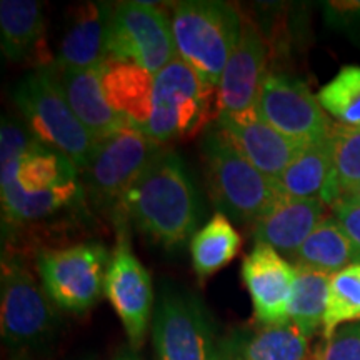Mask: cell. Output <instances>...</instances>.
Returning a JSON list of instances; mask_svg holds the SVG:
<instances>
[{
  "label": "cell",
  "instance_id": "ba28073f",
  "mask_svg": "<svg viewBox=\"0 0 360 360\" xmlns=\"http://www.w3.org/2000/svg\"><path fill=\"white\" fill-rule=\"evenodd\" d=\"M0 332L11 349H37L52 340L57 328L53 302L24 260L2 259Z\"/></svg>",
  "mask_w": 360,
  "mask_h": 360
},
{
  "label": "cell",
  "instance_id": "f546056e",
  "mask_svg": "<svg viewBox=\"0 0 360 360\" xmlns=\"http://www.w3.org/2000/svg\"><path fill=\"white\" fill-rule=\"evenodd\" d=\"M317 352L319 360H360V322L340 327Z\"/></svg>",
  "mask_w": 360,
  "mask_h": 360
},
{
  "label": "cell",
  "instance_id": "9a60e30c",
  "mask_svg": "<svg viewBox=\"0 0 360 360\" xmlns=\"http://www.w3.org/2000/svg\"><path fill=\"white\" fill-rule=\"evenodd\" d=\"M242 281L250 294L259 326H283L290 322L295 267L289 260L272 247L254 244V249L242 262Z\"/></svg>",
  "mask_w": 360,
  "mask_h": 360
},
{
  "label": "cell",
  "instance_id": "4316f807",
  "mask_svg": "<svg viewBox=\"0 0 360 360\" xmlns=\"http://www.w3.org/2000/svg\"><path fill=\"white\" fill-rule=\"evenodd\" d=\"M352 322H360V264L349 265L330 277L322 326L323 340Z\"/></svg>",
  "mask_w": 360,
  "mask_h": 360
},
{
  "label": "cell",
  "instance_id": "d4e9b609",
  "mask_svg": "<svg viewBox=\"0 0 360 360\" xmlns=\"http://www.w3.org/2000/svg\"><path fill=\"white\" fill-rule=\"evenodd\" d=\"M242 238L231 219L222 212L214 214L191 240L192 267L200 282L212 277L237 257Z\"/></svg>",
  "mask_w": 360,
  "mask_h": 360
},
{
  "label": "cell",
  "instance_id": "5bb4252c",
  "mask_svg": "<svg viewBox=\"0 0 360 360\" xmlns=\"http://www.w3.org/2000/svg\"><path fill=\"white\" fill-rule=\"evenodd\" d=\"M269 45L252 20L244 19L240 39L217 85V117L252 112L269 70Z\"/></svg>",
  "mask_w": 360,
  "mask_h": 360
},
{
  "label": "cell",
  "instance_id": "7c38bea8",
  "mask_svg": "<svg viewBox=\"0 0 360 360\" xmlns=\"http://www.w3.org/2000/svg\"><path fill=\"white\" fill-rule=\"evenodd\" d=\"M254 110L270 127L302 146L326 141L334 127L317 96L304 82L285 74L269 72Z\"/></svg>",
  "mask_w": 360,
  "mask_h": 360
},
{
  "label": "cell",
  "instance_id": "484cf974",
  "mask_svg": "<svg viewBox=\"0 0 360 360\" xmlns=\"http://www.w3.org/2000/svg\"><path fill=\"white\" fill-rule=\"evenodd\" d=\"M294 267L295 287L290 305V322L310 339L323 326L328 283L332 276L321 270L300 267V265H294Z\"/></svg>",
  "mask_w": 360,
  "mask_h": 360
},
{
  "label": "cell",
  "instance_id": "7402d4cb",
  "mask_svg": "<svg viewBox=\"0 0 360 360\" xmlns=\"http://www.w3.org/2000/svg\"><path fill=\"white\" fill-rule=\"evenodd\" d=\"M154 82V74L130 62H103L102 87L107 101L130 127L143 134L152 114Z\"/></svg>",
  "mask_w": 360,
  "mask_h": 360
},
{
  "label": "cell",
  "instance_id": "52a82bcc",
  "mask_svg": "<svg viewBox=\"0 0 360 360\" xmlns=\"http://www.w3.org/2000/svg\"><path fill=\"white\" fill-rule=\"evenodd\" d=\"M217 89L202 80L182 58L175 57L155 74L152 114L146 135L160 146L193 137L217 119Z\"/></svg>",
  "mask_w": 360,
  "mask_h": 360
},
{
  "label": "cell",
  "instance_id": "3957f363",
  "mask_svg": "<svg viewBox=\"0 0 360 360\" xmlns=\"http://www.w3.org/2000/svg\"><path fill=\"white\" fill-rule=\"evenodd\" d=\"M244 17L219 0L175 4L170 15L177 57L202 80L217 89L222 72L240 39Z\"/></svg>",
  "mask_w": 360,
  "mask_h": 360
},
{
  "label": "cell",
  "instance_id": "44dd1931",
  "mask_svg": "<svg viewBox=\"0 0 360 360\" xmlns=\"http://www.w3.org/2000/svg\"><path fill=\"white\" fill-rule=\"evenodd\" d=\"M281 195L295 199H317L327 207L340 199L335 184L330 137L310 143L290 162L289 167L274 179Z\"/></svg>",
  "mask_w": 360,
  "mask_h": 360
},
{
  "label": "cell",
  "instance_id": "277c9868",
  "mask_svg": "<svg viewBox=\"0 0 360 360\" xmlns=\"http://www.w3.org/2000/svg\"><path fill=\"white\" fill-rule=\"evenodd\" d=\"M200 148L210 199L229 219L254 225L282 197L274 180L255 169L217 125L207 130Z\"/></svg>",
  "mask_w": 360,
  "mask_h": 360
},
{
  "label": "cell",
  "instance_id": "e0dca14e",
  "mask_svg": "<svg viewBox=\"0 0 360 360\" xmlns=\"http://www.w3.org/2000/svg\"><path fill=\"white\" fill-rule=\"evenodd\" d=\"M45 67L51 72L52 79L56 80L70 109L97 142L127 127L129 124L117 114L103 94V64L82 70L62 69L53 62Z\"/></svg>",
  "mask_w": 360,
  "mask_h": 360
},
{
  "label": "cell",
  "instance_id": "603a6c76",
  "mask_svg": "<svg viewBox=\"0 0 360 360\" xmlns=\"http://www.w3.org/2000/svg\"><path fill=\"white\" fill-rule=\"evenodd\" d=\"M289 260L294 265L334 276L349 265L360 264V252L340 224L332 215H327Z\"/></svg>",
  "mask_w": 360,
  "mask_h": 360
},
{
  "label": "cell",
  "instance_id": "2e32d148",
  "mask_svg": "<svg viewBox=\"0 0 360 360\" xmlns=\"http://www.w3.org/2000/svg\"><path fill=\"white\" fill-rule=\"evenodd\" d=\"M215 125L255 169L272 180L289 167L304 147H307L270 127L255 110L240 115L217 117Z\"/></svg>",
  "mask_w": 360,
  "mask_h": 360
},
{
  "label": "cell",
  "instance_id": "9c48e42d",
  "mask_svg": "<svg viewBox=\"0 0 360 360\" xmlns=\"http://www.w3.org/2000/svg\"><path fill=\"white\" fill-rule=\"evenodd\" d=\"M109 262V250L102 242H80L64 249L42 250L37 257V270L56 307L84 314L103 294Z\"/></svg>",
  "mask_w": 360,
  "mask_h": 360
},
{
  "label": "cell",
  "instance_id": "e575fe53",
  "mask_svg": "<svg viewBox=\"0 0 360 360\" xmlns=\"http://www.w3.org/2000/svg\"><path fill=\"white\" fill-rule=\"evenodd\" d=\"M345 197H349V199H352V200H355V202H359L360 204V186L355 188L354 192H350L349 195H345Z\"/></svg>",
  "mask_w": 360,
  "mask_h": 360
},
{
  "label": "cell",
  "instance_id": "d590c367",
  "mask_svg": "<svg viewBox=\"0 0 360 360\" xmlns=\"http://www.w3.org/2000/svg\"><path fill=\"white\" fill-rule=\"evenodd\" d=\"M220 360H224V359H220Z\"/></svg>",
  "mask_w": 360,
  "mask_h": 360
},
{
  "label": "cell",
  "instance_id": "ac0fdd59",
  "mask_svg": "<svg viewBox=\"0 0 360 360\" xmlns=\"http://www.w3.org/2000/svg\"><path fill=\"white\" fill-rule=\"evenodd\" d=\"M327 205L317 199H295L282 195L252 229L255 244L272 247L290 257L315 231L326 215Z\"/></svg>",
  "mask_w": 360,
  "mask_h": 360
},
{
  "label": "cell",
  "instance_id": "d6a6232c",
  "mask_svg": "<svg viewBox=\"0 0 360 360\" xmlns=\"http://www.w3.org/2000/svg\"><path fill=\"white\" fill-rule=\"evenodd\" d=\"M326 11L330 24L355 25L360 22V2H328Z\"/></svg>",
  "mask_w": 360,
  "mask_h": 360
},
{
  "label": "cell",
  "instance_id": "f1b7e54d",
  "mask_svg": "<svg viewBox=\"0 0 360 360\" xmlns=\"http://www.w3.org/2000/svg\"><path fill=\"white\" fill-rule=\"evenodd\" d=\"M335 184L340 197L360 186V129L335 124L330 132Z\"/></svg>",
  "mask_w": 360,
  "mask_h": 360
},
{
  "label": "cell",
  "instance_id": "7a4b0ae2",
  "mask_svg": "<svg viewBox=\"0 0 360 360\" xmlns=\"http://www.w3.org/2000/svg\"><path fill=\"white\" fill-rule=\"evenodd\" d=\"M204 205L187 164L172 150L160 152L129 192L117 227L132 222L165 250H179L192 240Z\"/></svg>",
  "mask_w": 360,
  "mask_h": 360
},
{
  "label": "cell",
  "instance_id": "8fae6325",
  "mask_svg": "<svg viewBox=\"0 0 360 360\" xmlns=\"http://www.w3.org/2000/svg\"><path fill=\"white\" fill-rule=\"evenodd\" d=\"M177 57L167 12L147 2L112 6L107 35V58L130 62L159 74Z\"/></svg>",
  "mask_w": 360,
  "mask_h": 360
},
{
  "label": "cell",
  "instance_id": "4dcf8cb0",
  "mask_svg": "<svg viewBox=\"0 0 360 360\" xmlns=\"http://www.w3.org/2000/svg\"><path fill=\"white\" fill-rule=\"evenodd\" d=\"M35 142V137L22 125L19 120L4 115L0 125V165L7 164L29 148Z\"/></svg>",
  "mask_w": 360,
  "mask_h": 360
},
{
  "label": "cell",
  "instance_id": "6da1fadb",
  "mask_svg": "<svg viewBox=\"0 0 360 360\" xmlns=\"http://www.w3.org/2000/svg\"><path fill=\"white\" fill-rule=\"evenodd\" d=\"M84 200L82 180L74 162L39 141L0 165L4 232L45 224L82 207Z\"/></svg>",
  "mask_w": 360,
  "mask_h": 360
},
{
  "label": "cell",
  "instance_id": "836d02e7",
  "mask_svg": "<svg viewBox=\"0 0 360 360\" xmlns=\"http://www.w3.org/2000/svg\"><path fill=\"white\" fill-rule=\"evenodd\" d=\"M112 360H143V359L141 357V354H139V350H134L132 347H129V349L120 350V352L117 354Z\"/></svg>",
  "mask_w": 360,
  "mask_h": 360
},
{
  "label": "cell",
  "instance_id": "1f68e13d",
  "mask_svg": "<svg viewBox=\"0 0 360 360\" xmlns=\"http://www.w3.org/2000/svg\"><path fill=\"white\" fill-rule=\"evenodd\" d=\"M332 217L340 224L354 245L360 252V204L349 197H340L330 205Z\"/></svg>",
  "mask_w": 360,
  "mask_h": 360
},
{
  "label": "cell",
  "instance_id": "cb8c5ba5",
  "mask_svg": "<svg viewBox=\"0 0 360 360\" xmlns=\"http://www.w3.org/2000/svg\"><path fill=\"white\" fill-rule=\"evenodd\" d=\"M42 7L35 0L0 2V40L2 53L12 62L24 60L39 47L44 37Z\"/></svg>",
  "mask_w": 360,
  "mask_h": 360
},
{
  "label": "cell",
  "instance_id": "8992f818",
  "mask_svg": "<svg viewBox=\"0 0 360 360\" xmlns=\"http://www.w3.org/2000/svg\"><path fill=\"white\" fill-rule=\"evenodd\" d=\"M12 98L35 141L60 152L82 172L97 141L84 127L45 65L22 77Z\"/></svg>",
  "mask_w": 360,
  "mask_h": 360
},
{
  "label": "cell",
  "instance_id": "5b68a950",
  "mask_svg": "<svg viewBox=\"0 0 360 360\" xmlns=\"http://www.w3.org/2000/svg\"><path fill=\"white\" fill-rule=\"evenodd\" d=\"M162 150L164 146L130 125L98 141L80 172L85 197L117 222L129 192Z\"/></svg>",
  "mask_w": 360,
  "mask_h": 360
},
{
  "label": "cell",
  "instance_id": "83f0119b",
  "mask_svg": "<svg viewBox=\"0 0 360 360\" xmlns=\"http://www.w3.org/2000/svg\"><path fill=\"white\" fill-rule=\"evenodd\" d=\"M319 103L335 124L360 129V67L345 65L317 94Z\"/></svg>",
  "mask_w": 360,
  "mask_h": 360
},
{
  "label": "cell",
  "instance_id": "30bf717a",
  "mask_svg": "<svg viewBox=\"0 0 360 360\" xmlns=\"http://www.w3.org/2000/svg\"><path fill=\"white\" fill-rule=\"evenodd\" d=\"M155 360H220L210 315L197 295L164 285L152 321Z\"/></svg>",
  "mask_w": 360,
  "mask_h": 360
},
{
  "label": "cell",
  "instance_id": "ffe728a7",
  "mask_svg": "<svg viewBox=\"0 0 360 360\" xmlns=\"http://www.w3.org/2000/svg\"><path fill=\"white\" fill-rule=\"evenodd\" d=\"M219 355L224 360H319V352H310L309 337L292 322L236 332L219 344Z\"/></svg>",
  "mask_w": 360,
  "mask_h": 360
},
{
  "label": "cell",
  "instance_id": "d6986e66",
  "mask_svg": "<svg viewBox=\"0 0 360 360\" xmlns=\"http://www.w3.org/2000/svg\"><path fill=\"white\" fill-rule=\"evenodd\" d=\"M112 6L87 2L75 7L53 64L62 69H92L107 60Z\"/></svg>",
  "mask_w": 360,
  "mask_h": 360
},
{
  "label": "cell",
  "instance_id": "4fadbf2b",
  "mask_svg": "<svg viewBox=\"0 0 360 360\" xmlns=\"http://www.w3.org/2000/svg\"><path fill=\"white\" fill-rule=\"evenodd\" d=\"M117 229L119 238L110 255L103 294L122 322L129 345L139 350L146 342L150 327L154 289L150 274L132 252L124 225Z\"/></svg>",
  "mask_w": 360,
  "mask_h": 360
}]
</instances>
